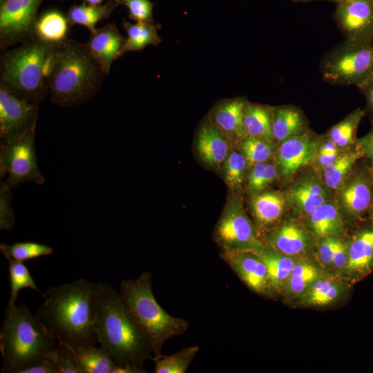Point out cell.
Instances as JSON below:
<instances>
[{
	"instance_id": "1",
	"label": "cell",
	"mask_w": 373,
	"mask_h": 373,
	"mask_svg": "<svg viewBox=\"0 0 373 373\" xmlns=\"http://www.w3.org/2000/svg\"><path fill=\"white\" fill-rule=\"evenodd\" d=\"M97 283L84 278L50 287L35 315L57 343L75 350L98 343L95 329Z\"/></svg>"
},
{
	"instance_id": "2",
	"label": "cell",
	"mask_w": 373,
	"mask_h": 373,
	"mask_svg": "<svg viewBox=\"0 0 373 373\" xmlns=\"http://www.w3.org/2000/svg\"><path fill=\"white\" fill-rule=\"evenodd\" d=\"M95 329L98 343L122 367L123 373H146L144 363L152 347L128 310L119 291L97 283Z\"/></svg>"
},
{
	"instance_id": "3",
	"label": "cell",
	"mask_w": 373,
	"mask_h": 373,
	"mask_svg": "<svg viewBox=\"0 0 373 373\" xmlns=\"http://www.w3.org/2000/svg\"><path fill=\"white\" fill-rule=\"evenodd\" d=\"M57 341L44 323L22 304L7 305L0 331L2 373H23L46 360Z\"/></svg>"
},
{
	"instance_id": "4",
	"label": "cell",
	"mask_w": 373,
	"mask_h": 373,
	"mask_svg": "<svg viewBox=\"0 0 373 373\" xmlns=\"http://www.w3.org/2000/svg\"><path fill=\"white\" fill-rule=\"evenodd\" d=\"M104 75L86 44L68 39L57 47L52 60L51 101L61 107L86 103L99 89Z\"/></svg>"
},
{
	"instance_id": "5",
	"label": "cell",
	"mask_w": 373,
	"mask_h": 373,
	"mask_svg": "<svg viewBox=\"0 0 373 373\" xmlns=\"http://www.w3.org/2000/svg\"><path fill=\"white\" fill-rule=\"evenodd\" d=\"M119 292L129 312L149 341L153 356L162 354L165 342L183 334L189 322L168 314L157 302L152 289V274L144 271L136 279L121 282Z\"/></svg>"
},
{
	"instance_id": "6",
	"label": "cell",
	"mask_w": 373,
	"mask_h": 373,
	"mask_svg": "<svg viewBox=\"0 0 373 373\" xmlns=\"http://www.w3.org/2000/svg\"><path fill=\"white\" fill-rule=\"evenodd\" d=\"M57 47L33 38L3 52L1 55L0 82L39 102L49 92L48 77Z\"/></svg>"
},
{
	"instance_id": "7",
	"label": "cell",
	"mask_w": 373,
	"mask_h": 373,
	"mask_svg": "<svg viewBox=\"0 0 373 373\" xmlns=\"http://www.w3.org/2000/svg\"><path fill=\"white\" fill-rule=\"evenodd\" d=\"M320 71L329 84L360 88L373 77V41L345 39L323 55Z\"/></svg>"
},
{
	"instance_id": "8",
	"label": "cell",
	"mask_w": 373,
	"mask_h": 373,
	"mask_svg": "<svg viewBox=\"0 0 373 373\" xmlns=\"http://www.w3.org/2000/svg\"><path fill=\"white\" fill-rule=\"evenodd\" d=\"M220 253L257 254L265 242L248 216L240 193L231 191L213 231Z\"/></svg>"
},
{
	"instance_id": "9",
	"label": "cell",
	"mask_w": 373,
	"mask_h": 373,
	"mask_svg": "<svg viewBox=\"0 0 373 373\" xmlns=\"http://www.w3.org/2000/svg\"><path fill=\"white\" fill-rule=\"evenodd\" d=\"M36 126L20 135L1 140L0 178L10 188L25 182L42 184L45 178L38 167L35 151Z\"/></svg>"
},
{
	"instance_id": "10",
	"label": "cell",
	"mask_w": 373,
	"mask_h": 373,
	"mask_svg": "<svg viewBox=\"0 0 373 373\" xmlns=\"http://www.w3.org/2000/svg\"><path fill=\"white\" fill-rule=\"evenodd\" d=\"M333 198L345 225L365 221L373 203V171L368 163L354 167Z\"/></svg>"
},
{
	"instance_id": "11",
	"label": "cell",
	"mask_w": 373,
	"mask_h": 373,
	"mask_svg": "<svg viewBox=\"0 0 373 373\" xmlns=\"http://www.w3.org/2000/svg\"><path fill=\"white\" fill-rule=\"evenodd\" d=\"M42 1H0L1 50L35 38L34 27Z\"/></svg>"
},
{
	"instance_id": "12",
	"label": "cell",
	"mask_w": 373,
	"mask_h": 373,
	"mask_svg": "<svg viewBox=\"0 0 373 373\" xmlns=\"http://www.w3.org/2000/svg\"><path fill=\"white\" fill-rule=\"evenodd\" d=\"M39 103L0 82V138L8 140L37 126Z\"/></svg>"
},
{
	"instance_id": "13",
	"label": "cell",
	"mask_w": 373,
	"mask_h": 373,
	"mask_svg": "<svg viewBox=\"0 0 373 373\" xmlns=\"http://www.w3.org/2000/svg\"><path fill=\"white\" fill-rule=\"evenodd\" d=\"M321 138V135L309 130L279 144L274 155L278 179L283 182L292 180L302 169L312 165Z\"/></svg>"
},
{
	"instance_id": "14",
	"label": "cell",
	"mask_w": 373,
	"mask_h": 373,
	"mask_svg": "<svg viewBox=\"0 0 373 373\" xmlns=\"http://www.w3.org/2000/svg\"><path fill=\"white\" fill-rule=\"evenodd\" d=\"M321 175L313 170V172L295 177L284 191L288 209H291L302 220L333 199V194Z\"/></svg>"
},
{
	"instance_id": "15",
	"label": "cell",
	"mask_w": 373,
	"mask_h": 373,
	"mask_svg": "<svg viewBox=\"0 0 373 373\" xmlns=\"http://www.w3.org/2000/svg\"><path fill=\"white\" fill-rule=\"evenodd\" d=\"M336 4L334 19L345 39L373 41V0H341Z\"/></svg>"
},
{
	"instance_id": "16",
	"label": "cell",
	"mask_w": 373,
	"mask_h": 373,
	"mask_svg": "<svg viewBox=\"0 0 373 373\" xmlns=\"http://www.w3.org/2000/svg\"><path fill=\"white\" fill-rule=\"evenodd\" d=\"M263 240L276 251L295 258L308 256L317 240L303 222L292 218H283L264 235Z\"/></svg>"
},
{
	"instance_id": "17",
	"label": "cell",
	"mask_w": 373,
	"mask_h": 373,
	"mask_svg": "<svg viewBox=\"0 0 373 373\" xmlns=\"http://www.w3.org/2000/svg\"><path fill=\"white\" fill-rule=\"evenodd\" d=\"M221 258L253 291L266 296L276 294L267 267L252 251L220 253Z\"/></svg>"
},
{
	"instance_id": "18",
	"label": "cell",
	"mask_w": 373,
	"mask_h": 373,
	"mask_svg": "<svg viewBox=\"0 0 373 373\" xmlns=\"http://www.w3.org/2000/svg\"><path fill=\"white\" fill-rule=\"evenodd\" d=\"M287 209L284 191L267 189L251 195L249 212L262 238L283 220Z\"/></svg>"
},
{
	"instance_id": "19",
	"label": "cell",
	"mask_w": 373,
	"mask_h": 373,
	"mask_svg": "<svg viewBox=\"0 0 373 373\" xmlns=\"http://www.w3.org/2000/svg\"><path fill=\"white\" fill-rule=\"evenodd\" d=\"M373 271V225L358 229L349 240L348 258L343 280L354 283Z\"/></svg>"
},
{
	"instance_id": "20",
	"label": "cell",
	"mask_w": 373,
	"mask_h": 373,
	"mask_svg": "<svg viewBox=\"0 0 373 373\" xmlns=\"http://www.w3.org/2000/svg\"><path fill=\"white\" fill-rule=\"evenodd\" d=\"M247 100L243 97L226 99L211 110L208 120L233 145L247 137L243 125V111Z\"/></svg>"
},
{
	"instance_id": "21",
	"label": "cell",
	"mask_w": 373,
	"mask_h": 373,
	"mask_svg": "<svg viewBox=\"0 0 373 373\" xmlns=\"http://www.w3.org/2000/svg\"><path fill=\"white\" fill-rule=\"evenodd\" d=\"M234 146L209 120L200 126L196 135L195 149L198 158L207 168L220 169Z\"/></svg>"
},
{
	"instance_id": "22",
	"label": "cell",
	"mask_w": 373,
	"mask_h": 373,
	"mask_svg": "<svg viewBox=\"0 0 373 373\" xmlns=\"http://www.w3.org/2000/svg\"><path fill=\"white\" fill-rule=\"evenodd\" d=\"M126 38L115 23L106 24L90 33L86 44L90 54L99 63L105 74L110 71L112 63L122 55Z\"/></svg>"
},
{
	"instance_id": "23",
	"label": "cell",
	"mask_w": 373,
	"mask_h": 373,
	"mask_svg": "<svg viewBox=\"0 0 373 373\" xmlns=\"http://www.w3.org/2000/svg\"><path fill=\"white\" fill-rule=\"evenodd\" d=\"M303 220L305 227L316 240L326 236L344 237L346 235V225L334 198Z\"/></svg>"
},
{
	"instance_id": "24",
	"label": "cell",
	"mask_w": 373,
	"mask_h": 373,
	"mask_svg": "<svg viewBox=\"0 0 373 373\" xmlns=\"http://www.w3.org/2000/svg\"><path fill=\"white\" fill-rule=\"evenodd\" d=\"M309 130L308 121L299 107L294 105L274 107L272 134L276 146L285 140Z\"/></svg>"
},
{
	"instance_id": "25",
	"label": "cell",
	"mask_w": 373,
	"mask_h": 373,
	"mask_svg": "<svg viewBox=\"0 0 373 373\" xmlns=\"http://www.w3.org/2000/svg\"><path fill=\"white\" fill-rule=\"evenodd\" d=\"M346 281L328 274H323L297 298V304L309 307H324L336 303L347 291Z\"/></svg>"
},
{
	"instance_id": "26",
	"label": "cell",
	"mask_w": 373,
	"mask_h": 373,
	"mask_svg": "<svg viewBox=\"0 0 373 373\" xmlns=\"http://www.w3.org/2000/svg\"><path fill=\"white\" fill-rule=\"evenodd\" d=\"M265 263L276 294H283L298 259L283 254L267 243L257 253Z\"/></svg>"
},
{
	"instance_id": "27",
	"label": "cell",
	"mask_w": 373,
	"mask_h": 373,
	"mask_svg": "<svg viewBox=\"0 0 373 373\" xmlns=\"http://www.w3.org/2000/svg\"><path fill=\"white\" fill-rule=\"evenodd\" d=\"M309 258L308 256L298 259L282 295L287 299H297L312 285V284L325 273Z\"/></svg>"
},
{
	"instance_id": "28",
	"label": "cell",
	"mask_w": 373,
	"mask_h": 373,
	"mask_svg": "<svg viewBox=\"0 0 373 373\" xmlns=\"http://www.w3.org/2000/svg\"><path fill=\"white\" fill-rule=\"evenodd\" d=\"M363 157L361 151L354 145L343 150L333 162L323 169L322 179L332 194L347 180L358 161Z\"/></svg>"
},
{
	"instance_id": "29",
	"label": "cell",
	"mask_w": 373,
	"mask_h": 373,
	"mask_svg": "<svg viewBox=\"0 0 373 373\" xmlns=\"http://www.w3.org/2000/svg\"><path fill=\"white\" fill-rule=\"evenodd\" d=\"M273 111V106L247 101L243 111V125L247 137L274 142Z\"/></svg>"
},
{
	"instance_id": "30",
	"label": "cell",
	"mask_w": 373,
	"mask_h": 373,
	"mask_svg": "<svg viewBox=\"0 0 373 373\" xmlns=\"http://www.w3.org/2000/svg\"><path fill=\"white\" fill-rule=\"evenodd\" d=\"M69 22L66 16L56 10L43 13L34 27V37L46 44L58 46L68 39Z\"/></svg>"
},
{
	"instance_id": "31",
	"label": "cell",
	"mask_w": 373,
	"mask_h": 373,
	"mask_svg": "<svg viewBox=\"0 0 373 373\" xmlns=\"http://www.w3.org/2000/svg\"><path fill=\"white\" fill-rule=\"evenodd\" d=\"M119 0H109L105 4L89 5L82 3L73 5L68 10L66 17L70 26L79 24L86 27L90 33L96 30L97 22L109 18L113 11L119 5Z\"/></svg>"
},
{
	"instance_id": "32",
	"label": "cell",
	"mask_w": 373,
	"mask_h": 373,
	"mask_svg": "<svg viewBox=\"0 0 373 373\" xmlns=\"http://www.w3.org/2000/svg\"><path fill=\"white\" fill-rule=\"evenodd\" d=\"M123 26L127 32V38L122 49V55L127 52L140 50L149 45L157 46L162 42L157 31L158 24L143 22L131 23L123 21Z\"/></svg>"
},
{
	"instance_id": "33",
	"label": "cell",
	"mask_w": 373,
	"mask_h": 373,
	"mask_svg": "<svg viewBox=\"0 0 373 373\" xmlns=\"http://www.w3.org/2000/svg\"><path fill=\"white\" fill-rule=\"evenodd\" d=\"M75 351L81 373H113L117 366L111 354L102 347L82 346Z\"/></svg>"
},
{
	"instance_id": "34",
	"label": "cell",
	"mask_w": 373,
	"mask_h": 373,
	"mask_svg": "<svg viewBox=\"0 0 373 373\" xmlns=\"http://www.w3.org/2000/svg\"><path fill=\"white\" fill-rule=\"evenodd\" d=\"M365 114V110L356 108L332 126L325 135L342 151L354 146L357 141V129Z\"/></svg>"
},
{
	"instance_id": "35",
	"label": "cell",
	"mask_w": 373,
	"mask_h": 373,
	"mask_svg": "<svg viewBox=\"0 0 373 373\" xmlns=\"http://www.w3.org/2000/svg\"><path fill=\"white\" fill-rule=\"evenodd\" d=\"M220 169L230 191L241 193L246 183L249 166L245 155L236 146L231 149Z\"/></svg>"
},
{
	"instance_id": "36",
	"label": "cell",
	"mask_w": 373,
	"mask_h": 373,
	"mask_svg": "<svg viewBox=\"0 0 373 373\" xmlns=\"http://www.w3.org/2000/svg\"><path fill=\"white\" fill-rule=\"evenodd\" d=\"M199 350L198 346L193 345L185 347L171 355L161 354L153 356L151 360L155 363V372L186 373Z\"/></svg>"
},
{
	"instance_id": "37",
	"label": "cell",
	"mask_w": 373,
	"mask_h": 373,
	"mask_svg": "<svg viewBox=\"0 0 373 373\" xmlns=\"http://www.w3.org/2000/svg\"><path fill=\"white\" fill-rule=\"evenodd\" d=\"M278 179V170L273 157L266 162L256 163L249 167L245 185L251 195L268 189Z\"/></svg>"
},
{
	"instance_id": "38",
	"label": "cell",
	"mask_w": 373,
	"mask_h": 373,
	"mask_svg": "<svg viewBox=\"0 0 373 373\" xmlns=\"http://www.w3.org/2000/svg\"><path fill=\"white\" fill-rule=\"evenodd\" d=\"M0 251L8 261L24 262L38 257L50 256L53 249L46 245L34 242L0 244Z\"/></svg>"
},
{
	"instance_id": "39",
	"label": "cell",
	"mask_w": 373,
	"mask_h": 373,
	"mask_svg": "<svg viewBox=\"0 0 373 373\" xmlns=\"http://www.w3.org/2000/svg\"><path fill=\"white\" fill-rule=\"evenodd\" d=\"M236 146L245 155L249 167L272 158L276 149L274 142L249 137L238 142Z\"/></svg>"
},
{
	"instance_id": "40",
	"label": "cell",
	"mask_w": 373,
	"mask_h": 373,
	"mask_svg": "<svg viewBox=\"0 0 373 373\" xmlns=\"http://www.w3.org/2000/svg\"><path fill=\"white\" fill-rule=\"evenodd\" d=\"M8 264L10 294L7 305H15L19 291L24 288L33 289L42 294L23 262L10 260Z\"/></svg>"
},
{
	"instance_id": "41",
	"label": "cell",
	"mask_w": 373,
	"mask_h": 373,
	"mask_svg": "<svg viewBox=\"0 0 373 373\" xmlns=\"http://www.w3.org/2000/svg\"><path fill=\"white\" fill-rule=\"evenodd\" d=\"M48 359L56 366L58 373H81L76 351L66 344L57 343Z\"/></svg>"
},
{
	"instance_id": "42",
	"label": "cell",
	"mask_w": 373,
	"mask_h": 373,
	"mask_svg": "<svg viewBox=\"0 0 373 373\" xmlns=\"http://www.w3.org/2000/svg\"><path fill=\"white\" fill-rule=\"evenodd\" d=\"M342 151L326 135H321L315 158L312 164L313 170L320 174L323 169L333 162Z\"/></svg>"
},
{
	"instance_id": "43",
	"label": "cell",
	"mask_w": 373,
	"mask_h": 373,
	"mask_svg": "<svg viewBox=\"0 0 373 373\" xmlns=\"http://www.w3.org/2000/svg\"><path fill=\"white\" fill-rule=\"evenodd\" d=\"M12 188L3 181L0 186V229L12 231L15 224L14 210L12 207Z\"/></svg>"
},
{
	"instance_id": "44",
	"label": "cell",
	"mask_w": 373,
	"mask_h": 373,
	"mask_svg": "<svg viewBox=\"0 0 373 373\" xmlns=\"http://www.w3.org/2000/svg\"><path fill=\"white\" fill-rule=\"evenodd\" d=\"M128 10V17L137 22L153 24V4L150 0H119Z\"/></svg>"
},
{
	"instance_id": "45",
	"label": "cell",
	"mask_w": 373,
	"mask_h": 373,
	"mask_svg": "<svg viewBox=\"0 0 373 373\" xmlns=\"http://www.w3.org/2000/svg\"><path fill=\"white\" fill-rule=\"evenodd\" d=\"M339 236H326L316 240L314 247L315 257L319 265L331 270L334 249Z\"/></svg>"
},
{
	"instance_id": "46",
	"label": "cell",
	"mask_w": 373,
	"mask_h": 373,
	"mask_svg": "<svg viewBox=\"0 0 373 373\" xmlns=\"http://www.w3.org/2000/svg\"><path fill=\"white\" fill-rule=\"evenodd\" d=\"M349 240L344 237H338L332 258L331 271L334 276L342 279L348 258Z\"/></svg>"
},
{
	"instance_id": "47",
	"label": "cell",
	"mask_w": 373,
	"mask_h": 373,
	"mask_svg": "<svg viewBox=\"0 0 373 373\" xmlns=\"http://www.w3.org/2000/svg\"><path fill=\"white\" fill-rule=\"evenodd\" d=\"M361 151L363 157L373 171V122L370 131L360 139H357L355 144Z\"/></svg>"
},
{
	"instance_id": "48",
	"label": "cell",
	"mask_w": 373,
	"mask_h": 373,
	"mask_svg": "<svg viewBox=\"0 0 373 373\" xmlns=\"http://www.w3.org/2000/svg\"><path fill=\"white\" fill-rule=\"evenodd\" d=\"M366 101V110L373 122V77L359 88Z\"/></svg>"
},
{
	"instance_id": "49",
	"label": "cell",
	"mask_w": 373,
	"mask_h": 373,
	"mask_svg": "<svg viewBox=\"0 0 373 373\" xmlns=\"http://www.w3.org/2000/svg\"><path fill=\"white\" fill-rule=\"evenodd\" d=\"M84 3L89 5H100L104 0H82Z\"/></svg>"
},
{
	"instance_id": "50",
	"label": "cell",
	"mask_w": 373,
	"mask_h": 373,
	"mask_svg": "<svg viewBox=\"0 0 373 373\" xmlns=\"http://www.w3.org/2000/svg\"><path fill=\"white\" fill-rule=\"evenodd\" d=\"M368 219L370 220V222L373 225V203L372 204V207L368 213Z\"/></svg>"
},
{
	"instance_id": "51",
	"label": "cell",
	"mask_w": 373,
	"mask_h": 373,
	"mask_svg": "<svg viewBox=\"0 0 373 373\" xmlns=\"http://www.w3.org/2000/svg\"><path fill=\"white\" fill-rule=\"evenodd\" d=\"M292 1H296V2H305V1H314V0H292ZM326 1H330L334 3H337L338 1L341 0H326Z\"/></svg>"
},
{
	"instance_id": "52",
	"label": "cell",
	"mask_w": 373,
	"mask_h": 373,
	"mask_svg": "<svg viewBox=\"0 0 373 373\" xmlns=\"http://www.w3.org/2000/svg\"><path fill=\"white\" fill-rule=\"evenodd\" d=\"M61 1H63V0H61Z\"/></svg>"
},
{
	"instance_id": "53",
	"label": "cell",
	"mask_w": 373,
	"mask_h": 373,
	"mask_svg": "<svg viewBox=\"0 0 373 373\" xmlns=\"http://www.w3.org/2000/svg\"><path fill=\"white\" fill-rule=\"evenodd\" d=\"M1 1V0H0Z\"/></svg>"
}]
</instances>
